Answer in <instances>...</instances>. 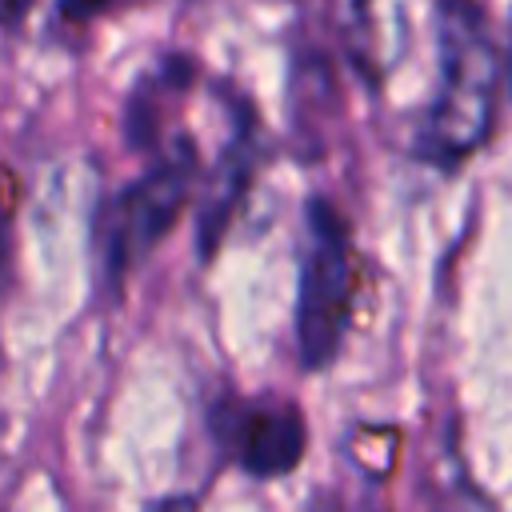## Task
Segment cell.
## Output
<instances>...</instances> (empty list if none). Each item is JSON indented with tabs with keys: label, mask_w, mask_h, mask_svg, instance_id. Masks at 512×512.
Wrapping results in <instances>:
<instances>
[{
	"label": "cell",
	"mask_w": 512,
	"mask_h": 512,
	"mask_svg": "<svg viewBox=\"0 0 512 512\" xmlns=\"http://www.w3.org/2000/svg\"><path fill=\"white\" fill-rule=\"evenodd\" d=\"M440 84L424 116L420 152L444 168L468 160L492 132L500 56L476 0H440Z\"/></svg>",
	"instance_id": "obj_1"
},
{
	"label": "cell",
	"mask_w": 512,
	"mask_h": 512,
	"mask_svg": "<svg viewBox=\"0 0 512 512\" xmlns=\"http://www.w3.org/2000/svg\"><path fill=\"white\" fill-rule=\"evenodd\" d=\"M356 296V252L344 212L312 196L304 208L300 288H296V340L308 368H324L344 340Z\"/></svg>",
	"instance_id": "obj_2"
},
{
	"label": "cell",
	"mask_w": 512,
	"mask_h": 512,
	"mask_svg": "<svg viewBox=\"0 0 512 512\" xmlns=\"http://www.w3.org/2000/svg\"><path fill=\"white\" fill-rule=\"evenodd\" d=\"M192 180H196V148L192 140H176L136 184L112 196L100 228L104 272L112 284H120L140 260H148L156 244L172 232L192 192Z\"/></svg>",
	"instance_id": "obj_3"
},
{
	"label": "cell",
	"mask_w": 512,
	"mask_h": 512,
	"mask_svg": "<svg viewBox=\"0 0 512 512\" xmlns=\"http://www.w3.org/2000/svg\"><path fill=\"white\" fill-rule=\"evenodd\" d=\"M236 460L244 472L252 476H288L304 448H308V424L304 412L288 400H264V404H248L236 416Z\"/></svg>",
	"instance_id": "obj_4"
},
{
	"label": "cell",
	"mask_w": 512,
	"mask_h": 512,
	"mask_svg": "<svg viewBox=\"0 0 512 512\" xmlns=\"http://www.w3.org/2000/svg\"><path fill=\"white\" fill-rule=\"evenodd\" d=\"M248 176H252V140L248 136H236L224 152V160L216 164L212 180H208V192H204V212H200V252L212 256L244 188H248Z\"/></svg>",
	"instance_id": "obj_5"
},
{
	"label": "cell",
	"mask_w": 512,
	"mask_h": 512,
	"mask_svg": "<svg viewBox=\"0 0 512 512\" xmlns=\"http://www.w3.org/2000/svg\"><path fill=\"white\" fill-rule=\"evenodd\" d=\"M188 84H192V60L188 56H168L156 72H148L140 80V88L128 100V140L136 148H152L168 100H176Z\"/></svg>",
	"instance_id": "obj_6"
},
{
	"label": "cell",
	"mask_w": 512,
	"mask_h": 512,
	"mask_svg": "<svg viewBox=\"0 0 512 512\" xmlns=\"http://www.w3.org/2000/svg\"><path fill=\"white\" fill-rule=\"evenodd\" d=\"M400 444H404L400 428H356V436L348 440V452L368 476H388Z\"/></svg>",
	"instance_id": "obj_7"
},
{
	"label": "cell",
	"mask_w": 512,
	"mask_h": 512,
	"mask_svg": "<svg viewBox=\"0 0 512 512\" xmlns=\"http://www.w3.org/2000/svg\"><path fill=\"white\" fill-rule=\"evenodd\" d=\"M16 204H20V184H16V176L0 164V296L8 292V280H12V232H16Z\"/></svg>",
	"instance_id": "obj_8"
},
{
	"label": "cell",
	"mask_w": 512,
	"mask_h": 512,
	"mask_svg": "<svg viewBox=\"0 0 512 512\" xmlns=\"http://www.w3.org/2000/svg\"><path fill=\"white\" fill-rule=\"evenodd\" d=\"M436 512H492L484 500H480V492L476 488H456V492H444L440 500H436Z\"/></svg>",
	"instance_id": "obj_9"
},
{
	"label": "cell",
	"mask_w": 512,
	"mask_h": 512,
	"mask_svg": "<svg viewBox=\"0 0 512 512\" xmlns=\"http://www.w3.org/2000/svg\"><path fill=\"white\" fill-rule=\"evenodd\" d=\"M148 512H196V500L192 496H160L148 504Z\"/></svg>",
	"instance_id": "obj_10"
},
{
	"label": "cell",
	"mask_w": 512,
	"mask_h": 512,
	"mask_svg": "<svg viewBox=\"0 0 512 512\" xmlns=\"http://www.w3.org/2000/svg\"><path fill=\"white\" fill-rule=\"evenodd\" d=\"M68 16H96L100 8H108L112 0H60Z\"/></svg>",
	"instance_id": "obj_11"
},
{
	"label": "cell",
	"mask_w": 512,
	"mask_h": 512,
	"mask_svg": "<svg viewBox=\"0 0 512 512\" xmlns=\"http://www.w3.org/2000/svg\"><path fill=\"white\" fill-rule=\"evenodd\" d=\"M28 8H32V0H0V24H16Z\"/></svg>",
	"instance_id": "obj_12"
}]
</instances>
